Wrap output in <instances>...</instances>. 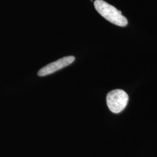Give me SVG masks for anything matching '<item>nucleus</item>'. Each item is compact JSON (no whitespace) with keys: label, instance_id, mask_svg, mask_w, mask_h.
<instances>
[{"label":"nucleus","instance_id":"obj_1","mask_svg":"<svg viewBox=\"0 0 157 157\" xmlns=\"http://www.w3.org/2000/svg\"><path fill=\"white\" fill-rule=\"evenodd\" d=\"M94 5L97 11L109 22L121 27L128 25V20L122 15V12L113 6L103 0H95Z\"/></svg>","mask_w":157,"mask_h":157},{"label":"nucleus","instance_id":"obj_2","mask_svg":"<svg viewBox=\"0 0 157 157\" xmlns=\"http://www.w3.org/2000/svg\"><path fill=\"white\" fill-rule=\"evenodd\" d=\"M129 101L128 94L121 89H115L109 92L107 96V104L109 110L115 113L122 112Z\"/></svg>","mask_w":157,"mask_h":157},{"label":"nucleus","instance_id":"obj_3","mask_svg":"<svg viewBox=\"0 0 157 157\" xmlns=\"http://www.w3.org/2000/svg\"><path fill=\"white\" fill-rule=\"evenodd\" d=\"M75 59V56H65L55 62L47 65L44 67L40 69L38 72V75L40 76H44L54 73L62 68L69 65L74 62Z\"/></svg>","mask_w":157,"mask_h":157}]
</instances>
